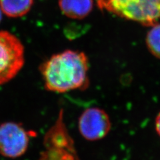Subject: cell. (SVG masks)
Segmentation results:
<instances>
[{
    "label": "cell",
    "instance_id": "1",
    "mask_svg": "<svg viewBox=\"0 0 160 160\" xmlns=\"http://www.w3.org/2000/svg\"><path fill=\"white\" fill-rule=\"evenodd\" d=\"M40 71L45 88L49 91L65 93L88 85V60L82 52L66 50L53 55Z\"/></svg>",
    "mask_w": 160,
    "mask_h": 160
},
{
    "label": "cell",
    "instance_id": "2",
    "mask_svg": "<svg viewBox=\"0 0 160 160\" xmlns=\"http://www.w3.org/2000/svg\"><path fill=\"white\" fill-rule=\"evenodd\" d=\"M109 12L144 26H153L160 18V0H98Z\"/></svg>",
    "mask_w": 160,
    "mask_h": 160
},
{
    "label": "cell",
    "instance_id": "3",
    "mask_svg": "<svg viewBox=\"0 0 160 160\" xmlns=\"http://www.w3.org/2000/svg\"><path fill=\"white\" fill-rule=\"evenodd\" d=\"M63 112L44 138V150L38 160H78L74 143L63 122Z\"/></svg>",
    "mask_w": 160,
    "mask_h": 160
},
{
    "label": "cell",
    "instance_id": "4",
    "mask_svg": "<svg viewBox=\"0 0 160 160\" xmlns=\"http://www.w3.org/2000/svg\"><path fill=\"white\" fill-rule=\"evenodd\" d=\"M25 62L24 47L13 34L0 31V86L12 80Z\"/></svg>",
    "mask_w": 160,
    "mask_h": 160
},
{
    "label": "cell",
    "instance_id": "5",
    "mask_svg": "<svg viewBox=\"0 0 160 160\" xmlns=\"http://www.w3.org/2000/svg\"><path fill=\"white\" fill-rule=\"evenodd\" d=\"M32 132L21 124L5 122L0 125V153L9 158H17L27 151Z\"/></svg>",
    "mask_w": 160,
    "mask_h": 160
},
{
    "label": "cell",
    "instance_id": "6",
    "mask_svg": "<svg viewBox=\"0 0 160 160\" xmlns=\"http://www.w3.org/2000/svg\"><path fill=\"white\" fill-rule=\"evenodd\" d=\"M111 127L108 114L98 107L86 109L79 118L80 134L89 141H98L104 138L109 133Z\"/></svg>",
    "mask_w": 160,
    "mask_h": 160
},
{
    "label": "cell",
    "instance_id": "7",
    "mask_svg": "<svg viewBox=\"0 0 160 160\" xmlns=\"http://www.w3.org/2000/svg\"><path fill=\"white\" fill-rule=\"evenodd\" d=\"M59 6L65 16L72 19H83L91 12L93 0H59Z\"/></svg>",
    "mask_w": 160,
    "mask_h": 160
},
{
    "label": "cell",
    "instance_id": "8",
    "mask_svg": "<svg viewBox=\"0 0 160 160\" xmlns=\"http://www.w3.org/2000/svg\"><path fill=\"white\" fill-rule=\"evenodd\" d=\"M33 0H0V9L9 18H19L31 9Z\"/></svg>",
    "mask_w": 160,
    "mask_h": 160
},
{
    "label": "cell",
    "instance_id": "9",
    "mask_svg": "<svg viewBox=\"0 0 160 160\" xmlns=\"http://www.w3.org/2000/svg\"><path fill=\"white\" fill-rule=\"evenodd\" d=\"M148 48L155 56L160 58V23L154 25L147 35Z\"/></svg>",
    "mask_w": 160,
    "mask_h": 160
},
{
    "label": "cell",
    "instance_id": "10",
    "mask_svg": "<svg viewBox=\"0 0 160 160\" xmlns=\"http://www.w3.org/2000/svg\"><path fill=\"white\" fill-rule=\"evenodd\" d=\"M155 124H156V132L158 134V136L160 138V112L158 114L156 118V122H155Z\"/></svg>",
    "mask_w": 160,
    "mask_h": 160
},
{
    "label": "cell",
    "instance_id": "11",
    "mask_svg": "<svg viewBox=\"0 0 160 160\" xmlns=\"http://www.w3.org/2000/svg\"><path fill=\"white\" fill-rule=\"evenodd\" d=\"M2 10L0 9V22H1V19H2Z\"/></svg>",
    "mask_w": 160,
    "mask_h": 160
}]
</instances>
